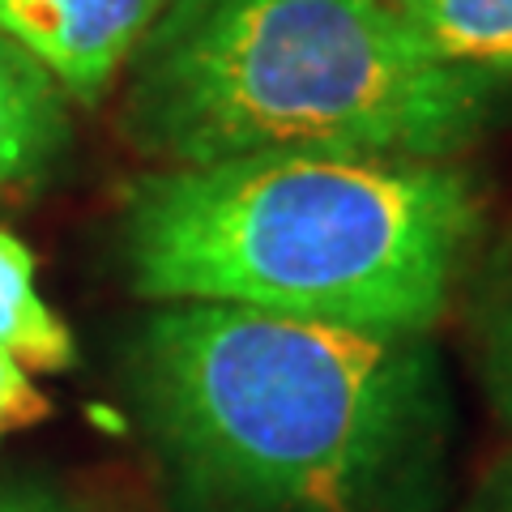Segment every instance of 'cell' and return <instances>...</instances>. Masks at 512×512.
I'll use <instances>...</instances> for the list:
<instances>
[{"label": "cell", "mask_w": 512, "mask_h": 512, "mask_svg": "<svg viewBox=\"0 0 512 512\" xmlns=\"http://www.w3.org/2000/svg\"><path fill=\"white\" fill-rule=\"evenodd\" d=\"M120 372L167 512H448L457 402L431 333L158 303Z\"/></svg>", "instance_id": "obj_1"}, {"label": "cell", "mask_w": 512, "mask_h": 512, "mask_svg": "<svg viewBox=\"0 0 512 512\" xmlns=\"http://www.w3.org/2000/svg\"><path fill=\"white\" fill-rule=\"evenodd\" d=\"M116 235L137 299L431 333L483 244V192L453 158L274 150L137 175Z\"/></svg>", "instance_id": "obj_2"}, {"label": "cell", "mask_w": 512, "mask_h": 512, "mask_svg": "<svg viewBox=\"0 0 512 512\" xmlns=\"http://www.w3.org/2000/svg\"><path fill=\"white\" fill-rule=\"evenodd\" d=\"M124 73V137L158 167L274 150L457 158L504 94L376 0H171Z\"/></svg>", "instance_id": "obj_3"}, {"label": "cell", "mask_w": 512, "mask_h": 512, "mask_svg": "<svg viewBox=\"0 0 512 512\" xmlns=\"http://www.w3.org/2000/svg\"><path fill=\"white\" fill-rule=\"evenodd\" d=\"M171 0H0V35L43 64L64 99L94 107Z\"/></svg>", "instance_id": "obj_4"}, {"label": "cell", "mask_w": 512, "mask_h": 512, "mask_svg": "<svg viewBox=\"0 0 512 512\" xmlns=\"http://www.w3.org/2000/svg\"><path fill=\"white\" fill-rule=\"evenodd\" d=\"M73 124L64 90L0 35V201L47 184L69 150Z\"/></svg>", "instance_id": "obj_5"}, {"label": "cell", "mask_w": 512, "mask_h": 512, "mask_svg": "<svg viewBox=\"0 0 512 512\" xmlns=\"http://www.w3.org/2000/svg\"><path fill=\"white\" fill-rule=\"evenodd\" d=\"M397 13L431 56L512 82V0H406Z\"/></svg>", "instance_id": "obj_6"}, {"label": "cell", "mask_w": 512, "mask_h": 512, "mask_svg": "<svg viewBox=\"0 0 512 512\" xmlns=\"http://www.w3.org/2000/svg\"><path fill=\"white\" fill-rule=\"evenodd\" d=\"M0 350L26 372H69L77 342L35 282V252L0 227Z\"/></svg>", "instance_id": "obj_7"}, {"label": "cell", "mask_w": 512, "mask_h": 512, "mask_svg": "<svg viewBox=\"0 0 512 512\" xmlns=\"http://www.w3.org/2000/svg\"><path fill=\"white\" fill-rule=\"evenodd\" d=\"M470 359L487 406L512 431V235L478 265L470 286Z\"/></svg>", "instance_id": "obj_8"}, {"label": "cell", "mask_w": 512, "mask_h": 512, "mask_svg": "<svg viewBox=\"0 0 512 512\" xmlns=\"http://www.w3.org/2000/svg\"><path fill=\"white\" fill-rule=\"evenodd\" d=\"M47 410H52V402L35 389L26 367L13 359L9 350H0V436L22 431L30 423H43Z\"/></svg>", "instance_id": "obj_9"}, {"label": "cell", "mask_w": 512, "mask_h": 512, "mask_svg": "<svg viewBox=\"0 0 512 512\" xmlns=\"http://www.w3.org/2000/svg\"><path fill=\"white\" fill-rule=\"evenodd\" d=\"M0 512H82V504L43 478L0 474Z\"/></svg>", "instance_id": "obj_10"}, {"label": "cell", "mask_w": 512, "mask_h": 512, "mask_svg": "<svg viewBox=\"0 0 512 512\" xmlns=\"http://www.w3.org/2000/svg\"><path fill=\"white\" fill-rule=\"evenodd\" d=\"M457 512H512V448L500 461H491V470L478 478Z\"/></svg>", "instance_id": "obj_11"}, {"label": "cell", "mask_w": 512, "mask_h": 512, "mask_svg": "<svg viewBox=\"0 0 512 512\" xmlns=\"http://www.w3.org/2000/svg\"><path fill=\"white\" fill-rule=\"evenodd\" d=\"M376 5H393L397 9V5H406V0H376Z\"/></svg>", "instance_id": "obj_12"}]
</instances>
